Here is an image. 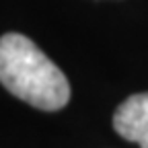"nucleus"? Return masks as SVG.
I'll use <instances>...</instances> for the list:
<instances>
[{
	"mask_svg": "<svg viewBox=\"0 0 148 148\" xmlns=\"http://www.w3.org/2000/svg\"><path fill=\"white\" fill-rule=\"evenodd\" d=\"M0 82L14 97L43 111H58L70 99L64 72L21 33L0 37Z\"/></svg>",
	"mask_w": 148,
	"mask_h": 148,
	"instance_id": "nucleus-1",
	"label": "nucleus"
},
{
	"mask_svg": "<svg viewBox=\"0 0 148 148\" xmlns=\"http://www.w3.org/2000/svg\"><path fill=\"white\" fill-rule=\"evenodd\" d=\"M113 127L121 138L148 148V92L127 97L115 109Z\"/></svg>",
	"mask_w": 148,
	"mask_h": 148,
	"instance_id": "nucleus-2",
	"label": "nucleus"
}]
</instances>
